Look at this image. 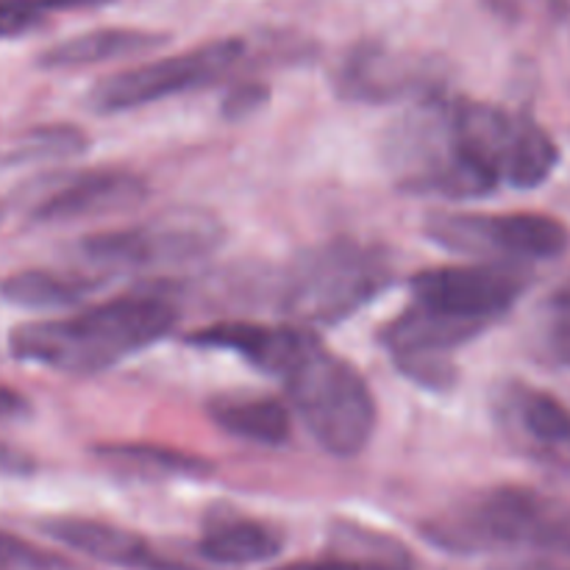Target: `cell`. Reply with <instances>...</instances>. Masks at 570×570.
<instances>
[{
    "label": "cell",
    "instance_id": "83f0119b",
    "mask_svg": "<svg viewBox=\"0 0 570 570\" xmlns=\"http://www.w3.org/2000/svg\"><path fill=\"white\" fill-rule=\"evenodd\" d=\"M267 95H271V89H267L265 83H237V87L228 89L226 98H223V117H226V120H245V117H250L254 111H259L262 106L267 104Z\"/></svg>",
    "mask_w": 570,
    "mask_h": 570
},
{
    "label": "cell",
    "instance_id": "484cf974",
    "mask_svg": "<svg viewBox=\"0 0 570 570\" xmlns=\"http://www.w3.org/2000/svg\"><path fill=\"white\" fill-rule=\"evenodd\" d=\"M273 570H410V566H406L404 557H395V554H384V557L334 554V557H321V560H295Z\"/></svg>",
    "mask_w": 570,
    "mask_h": 570
},
{
    "label": "cell",
    "instance_id": "277c9868",
    "mask_svg": "<svg viewBox=\"0 0 570 570\" xmlns=\"http://www.w3.org/2000/svg\"><path fill=\"white\" fill-rule=\"evenodd\" d=\"M451 95L434 92L415 100L384 134V161L404 193L445 200L493 195L495 184L465 161L456 148L449 117Z\"/></svg>",
    "mask_w": 570,
    "mask_h": 570
},
{
    "label": "cell",
    "instance_id": "52a82bcc",
    "mask_svg": "<svg viewBox=\"0 0 570 570\" xmlns=\"http://www.w3.org/2000/svg\"><path fill=\"white\" fill-rule=\"evenodd\" d=\"M226 239L220 217L198 206L167 209L137 226L78 239L76 254L106 271H154L209 259Z\"/></svg>",
    "mask_w": 570,
    "mask_h": 570
},
{
    "label": "cell",
    "instance_id": "d6986e66",
    "mask_svg": "<svg viewBox=\"0 0 570 570\" xmlns=\"http://www.w3.org/2000/svg\"><path fill=\"white\" fill-rule=\"evenodd\" d=\"M167 42H170L167 33L145 31V28H95V31L78 33L48 48L39 56V65L48 70H76V67L128 59V56L161 48Z\"/></svg>",
    "mask_w": 570,
    "mask_h": 570
},
{
    "label": "cell",
    "instance_id": "ba28073f",
    "mask_svg": "<svg viewBox=\"0 0 570 570\" xmlns=\"http://www.w3.org/2000/svg\"><path fill=\"white\" fill-rule=\"evenodd\" d=\"M423 234L451 254L484 256L490 262H549L570 248V228L540 212H432Z\"/></svg>",
    "mask_w": 570,
    "mask_h": 570
},
{
    "label": "cell",
    "instance_id": "4316f807",
    "mask_svg": "<svg viewBox=\"0 0 570 570\" xmlns=\"http://www.w3.org/2000/svg\"><path fill=\"white\" fill-rule=\"evenodd\" d=\"M546 345L560 365L570 367V289L546 306Z\"/></svg>",
    "mask_w": 570,
    "mask_h": 570
},
{
    "label": "cell",
    "instance_id": "3957f363",
    "mask_svg": "<svg viewBox=\"0 0 570 570\" xmlns=\"http://www.w3.org/2000/svg\"><path fill=\"white\" fill-rule=\"evenodd\" d=\"M393 254L360 239H328L306 248L287 267L282 312L304 328L337 326L376 301L393 284Z\"/></svg>",
    "mask_w": 570,
    "mask_h": 570
},
{
    "label": "cell",
    "instance_id": "44dd1931",
    "mask_svg": "<svg viewBox=\"0 0 570 570\" xmlns=\"http://www.w3.org/2000/svg\"><path fill=\"white\" fill-rule=\"evenodd\" d=\"M95 454L111 468L145 473V476H173V479H209L215 465L198 454L181 449H167L156 443H109L98 445Z\"/></svg>",
    "mask_w": 570,
    "mask_h": 570
},
{
    "label": "cell",
    "instance_id": "603a6c76",
    "mask_svg": "<svg viewBox=\"0 0 570 570\" xmlns=\"http://www.w3.org/2000/svg\"><path fill=\"white\" fill-rule=\"evenodd\" d=\"M89 137L83 128L78 126H42L33 128L20 145V156L17 159H67V156H78L89 150Z\"/></svg>",
    "mask_w": 570,
    "mask_h": 570
},
{
    "label": "cell",
    "instance_id": "7c38bea8",
    "mask_svg": "<svg viewBox=\"0 0 570 570\" xmlns=\"http://www.w3.org/2000/svg\"><path fill=\"white\" fill-rule=\"evenodd\" d=\"M490 410L510 449L551 471L570 473V406L554 393L504 379L490 395Z\"/></svg>",
    "mask_w": 570,
    "mask_h": 570
},
{
    "label": "cell",
    "instance_id": "5b68a950",
    "mask_svg": "<svg viewBox=\"0 0 570 570\" xmlns=\"http://www.w3.org/2000/svg\"><path fill=\"white\" fill-rule=\"evenodd\" d=\"M289 404L323 451L340 460L362 454L376 429V399L365 376L326 348L315 343L309 354L282 379Z\"/></svg>",
    "mask_w": 570,
    "mask_h": 570
},
{
    "label": "cell",
    "instance_id": "9a60e30c",
    "mask_svg": "<svg viewBox=\"0 0 570 570\" xmlns=\"http://www.w3.org/2000/svg\"><path fill=\"white\" fill-rule=\"evenodd\" d=\"M48 538L104 566L122 570H195L187 562L165 554L150 540L131 529L81 515H53L39 523Z\"/></svg>",
    "mask_w": 570,
    "mask_h": 570
},
{
    "label": "cell",
    "instance_id": "5bb4252c",
    "mask_svg": "<svg viewBox=\"0 0 570 570\" xmlns=\"http://www.w3.org/2000/svg\"><path fill=\"white\" fill-rule=\"evenodd\" d=\"M184 343L204 351H228L256 371L282 382L315 343L321 334L295 323H256V321H220L187 334Z\"/></svg>",
    "mask_w": 570,
    "mask_h": 570
},
{
    "label": "cell",
    "instance_id": "f1b7e54d",
    "mask_svg": "<svg viewBox=\"0 0 570 570\" xmlns=\"http://www.w3.org/2000/svg\"><path fill=\"white\" fill-rule=\"evenodd\" d=\"M31 415V404L26 401V395H20L17 390L3 387L0 384V423L3 421H20V417Z\"/></svg>",
    "mask_w": 570,
    "mask_h": 570
},
{
    "label": "cell",
    "instance_id": "8fae6325",
    "mask_svg": "<svg viewBox=\"0 0 570 570\" xmlns=\"http://www.w3.org/2000/svg\"><path fill=\"white\" fill-rule=\"evenodd\" d=\"M479 334H484L482 326L410 304L379 328V345L410 382L432 393H449L460 379L451 354Z\"/></svg>",
    "mask_w": 570,
    "mask_h": 570
},
{
    "label": "cell",
    "instance_id": "4fadbf2b",
    "mask_svg": "<svg viewBox=\"0 0 570 570\" xmlns=\"http://www.w3.org/2000/svg\"><path fill=\"white\" fill-rule=\"evenodd\" d=\"M334 89L354 104H395L443 92L434 65L382 42H362L351 48L337 67Z\"/></svg>",
    "mask_w": 570,
    "mask_h": 570
},
{
    "label": "cell",
    "instance_id": "7a4b0ae2",
    "mask_svg": "<svg viewBox=\"0 0 570 570\" xmlns=\"http://www.w3.org/2000/svg\"><path fill=\"white\" fill-rule=\"evenodd\" d=\"M421 534L451 554L538 551L570 557V501L501 484L460 499L423 523Z\"/></svg>",
    "mask_w": 570,
    "mask_h": 570
},
{
    "label": "cell",
    "instance_id": "f546056e",
    "mask_svg": "<svg viewBox=\"0 0 570 570\" xmlns=\"http://www.w3.org/2000/svg\"><path fill=\"white\" fill-rule=\"evenodd\" d=\"M529 570H557V568H529Z\"/></svg>",
    "mask_w": 570,
    "mask_h": 570
},
{
    "label": "cell",
    "instance_id": "ac0fdd59",
    "mask_svg": "<svg viewBox=\"0 0 570 570\" xmlns=\"http://www.w3.org/2000/svg\"><path fill=\"white\" fill-rule=\"evenodd\" d=\"M206 415L228 438L248 440L265 449H278L293 434L289 410L273 395H215L206 404Z\"/></svg>",
    "mask_w": 570,
    "mask_h": 570
},
{
    "label": "cell",
    "instance_id": "30bf717a",
    "mask_svg": "<svg viewBox=\"0 0 570 570\" xmlns=\"http://www.w3.org/2000/svg\"><path fill=\"white\" fill-rule=\"evenodd\" d=\"M532 276L512 262L429 267L410 278L412 304L473 323L488 332L527 295Z\"/></svg>",
    "mask_w": 570,
    "mask_h": 570
},
{
    "label": "cell",
    "instance_id": "9c48e42d",
    "mask_svg": "<svg viewBox=\"0 0 570 570\" xmlns=\"http://www.w3.org/2000/svg\"><path fill=\"white\" fill-rule=\"evenodd\" d=\"M245 50L248 48L239 37L212 39L184 53L111 72L95 83L87 104L98 115H120V111L142 109V106L159 104V100L176 98L193 89L212 87L245 59Z\"/></svg>",
    "mask_w": 570,
    "mask_h": 570
},
{
    "label": "cell",
    "instance_id": "e0dca14e",
    "mask_svg": "<svg viewBox=\"0 0 570 570\" xmlns=\"http://www.w3.org/2000/svg\"><path fill=\"white\" fill-rule=\"evenodd\" d=\"M282 549V529L228 510L212 512L198 540L200 557L217 566H256L278 557Z\"/></svg>",
    "mask_w": 570,
    "mask_h": 570
},
{
    "label": "cell",
    "instance_id": "7402d4cb",
    "mask_svg": "<svg viewBox=\"0 0 570 570\" xmlns=\"http://www.w3.org/2000/svg\"><path fill=\"white\" fill-rule=\"evenodd\" d=\"M111 0H0V39L22 37L53 11L95 9Z\"/></svg>",
    "mask_w": 570,
    "mask_h": 570
},
{
    "label": "cell",
    "instance_id": "8992f818",
    "mask_svg": "<svg viewBox=\"0 0 570 570\" xmlns=\"http://www.w3.org/2000/svg\"><path fill=\"white\" fill-rule=\"evenodd\" d=\"M449 117L460 154L495 187L538 189L560 165L554 137L527 111L451 98Z\"/></svg>",
    "mask_w": 570,
    "mask_h": 570
},
{
    "label": "cell",
    "instance_id": "6da1fadb",
    "mask_svg": "<svg viewBox=\"0 0 570 570\" xmlns=\"http://www.w3.org/2000/svg\"><path fill=\"white\" fill-rule=\"evenodd\" d=\"M176 301L154 289L117 295L53 321L20 323L9 334L14 360L70 376H95L150 348L178 326Z\"/></svg>",
    "mask_w": 570,
    "mask_h": 570
},
{
    "label": "cell",
    "instance_id": "d4e9b609",
    "mask_svg": "<svg viewBox=\"0 0 570 570\" xmlns=\"http://www.w3.org/2000/svg\"><path fill=\"white\" fill-rule=\"evenodd\" d=\"M507 22H557L570 11V0H482Z\"/></svg>",
    "mask_w": 570,
    "mask_h": 570
},
{
    "label": "cell",
    "instance_id": "2e32d148",
    "mask_svg": "<svg viewBox=\"0 0 570 570\" xmlns=\"http://www.w3.org/2000/svg\"><path fill=\"white\" fill-rule=\"evenodd\" d=\"M148 181L139 173L128 170H87L76 173L70 181L45 195L33 206L37 223H72L87 217L115 215L134 209L148 198Z\"/></svg>",
    "mask_w": 570,
    "mask_h": 570
},
{
    "label": "cell",
    "instance_id": "cb8c5ba5",
    "mask_svg": "<svg viewBox=\"0 0 570 570\" xmlns=\"http://www.w3.org/2000/svg\"><path fill=\"white\" fill-rule=\"evenodd\" d=\"M0 568L14 570H70L61 557L0 529Z\"/></svg>",
    "mask_w": 570,
    "mask_h": 570
},
{
    "label": "cell",
    "instance_id": "ffe728a7",
    "mask_svg": "<svg viewBox=\"0 0 570 570\" xmlns=\"http://www.w3.org/2000/svg\"><path fill=\"white\" fill-rule=\"evenodd\" d=\"M100 278L76 271H33L11 273L0 282V298L22 309H67L78 306L100 289Z\"/></svg>",
    "mask_w": 570,
    "mask_h": 570
}]
</instances>
